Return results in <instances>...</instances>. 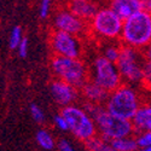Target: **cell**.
Segmentation results:
<instances>
[{"label": "cell", "instance_id": "obj_21", "mask_svg": "<svg viewBox=\"0 0 151 151\" xmlns=\"http://www.w3.org/2000/svg\"><path fill=\"white\" fill-rule=\"evenodd\" d=\"M142 86L146 91L151 92V60L150 62H145V64H144Z\"/></svg>", "mask_w": 151, "mask_h": 151}, {"label": "cell", "instance_id": "obj_10", "mask_svg": "<svg viewBox=\"0 0 151 151\" xmlns=\"http://www.w3.org/2000/svg\"><path fill=\"white\" fill-rule=\"evenodd\" d=\"M55 30L64 32L71 35L81 36L88 30V23L75 16L67 7L59 9L52 18Z\"/></svg>", "mask_w": 151, "mask_h": 151}, {"label": "cell", "instance_id": "obj_1", "mask_svg": "<svg viewBox=\"0 0 151 151\" xmlns=\"http://www.w3.org/2000/svg\"><path fill=\"white\" fill-rule=\"evenodd\" d=\"M83 109L93 117L97 124L98 135L106 142H112L121 138L134 135L132 121L123 120L109 114L104 105L83 102Z\"/></svg>", "mask_w": 151, "mask_h": 151}, {"label": "cell", "instance_id": "obj_25", "mask_svg": "<svg viewBox=\"0 0 151 151\" xmlns=\"http://www.w3.org/2000/svg\"><path fill=\"white\" fill-rule=\"evenodd\" d=\"M53 122H55V126H56V127H57L59 131H63V132L69 131L68 122H67V120L64 119V116H63L60 112H59V114H57V115H55Z\"/></svg>", "mask_w": 151, "mask_h": 151}, {"label": "cell", "instance_id": "obj_4", "mask_svg": "<svg viewBox=\"0 0 151 151\" xmlns=\"http://www.w3.org/2000/svg\"><path fill=\"white\" fill-rule=\"evenodd\" d=\"M120 42L142 51L151 42V14L139 11L123 21Z\"/></svg>", "mask_w": 151, "mask_h": 151}, {"label": "cell", "instance_id": "obj_11", "mask_svg": "<svg viewBox=\"0 0 151 151\" xmlns=\"http://www.w3.org/2000/svg\"><path fill=\"white\" fill-rule=\"evenodd\" d=\"M50 93H51L53 102L62 109L76 104V100L80 97L79 88L57 79H55L50 83Z\"/></svg>", "mask_w": 151, "mask_h": 151}, {"label": "cell", "instance_id": "obj_26", "mask_svg": "<svg viewBox=\"0 0 151 151\" xmlns=\"http://www.w3.org/2000/svg\"><path fill=\"white\" fill-rule=\"evenodd\" d=\"M28 48H29L28 39H27V37H23V40L21 41V44H19L18 47H17V51H18L19 57L26 58V57L28 56Z\"/></svg>", "mask_w": 151, "mask_h": 151}, {"label": "cell", "instance_id": "obj_27", "mask_svg": "<svg viewBox=\"0 0 151 151\" xmlns=\"http://www.w3.org/2000/svg\"><path fill=\"white\" fill-rule=\"evenodd\" d=\"M57 149L59 151H76L74 149V146L65 139H62V140H59L57 143Z\"/></svg>", "mask_w": 151, "mask_h": 151}, {"label": "cell", "instance_id": "obj_14", "mask_svg": "<svg viewBox=\"0 0 151 151\" xmlns=\"http://www.w3.org/2000/svg\"><path fill=\"white\" fill-rule=\"evenodd\" d=\"M109 7L122 21H126L142 11V0H109Z\"/></svg>", "mask_w": 151, "mask_h": 151}, {"label": "cell", "instance_id": "obj_6", "mask_svg": "<svg viewBox=\"0 0 151 151\" xmlns=\"http://www.w3.org/2000/svg\"><path fill=\"white\" fill-rule=\"evenodd\" d=\"M123 21L109 6L100 7L88 22V30L102 41H117L122 33Z\"/></svg>", "mask_w": 151, "mask_h": 151}, {"label": "cell", "instance_id": "obj_7", "mask_svg": "<svg viewBox=\"0 0 151 151\" xmlns=\"http://www.w3.org/2000/svg\"><path fill=\"white\" fill-rule=\"evenodd\" d=\"M145 62L146 60L142 51L122 45L116 65L120 71L123 83L132 85V86L142 85Z\"/></svg>", "mask_w": 151, "mask_h": 151}, {"label": "cell", "instance_id": "obj_30", "mask_svg": "<svg viewBox=\"0 0 151 151\" xmlns=\"http://www.w3.org/2000/svg\"><path fill=\"white\" fill-rule=\"evenodd\" d=\"M138 151H151V147H144V149H139Z\"/></svg>", "mask_w": 151, "mask_h": 151}, {"label": "cell", "instance_id": "obj_22", "mask_svg": "<svg viewBox=\"0 0 151 151\" xmlns=\"http://www.w3.org/2000/svg\"><path fill=\"white\" fill-rule=\"evenodd\" d=\"M29 111H30V116L33 117V120L36 123H44L45 122V112L37 104H30Z\"/></svg>", "mask_w": 151, "mask_h": 151}, {"label": "cell", "instance_id": "obj_16", "mask_svg": "<svg viewBox=\"0 0 151 151\" xmlns=\"http://www.w3.org/2000/svg\"><path fill=\"white\" fill-rule=\"evenodd\" d=\"M121 47L122 44L117 41H103V45L100 46V56L112 63H116L120 57Z\"/></svg>", "mask_w": 151, "mask_h": 151}, {"label": "cell", "instance_id": "obj_9", "mask_svg": "<svg viewBox=\"0 0 151 151\" xmlns=\"http://www.w3.org/2000/svg\"><path fill=\"white\" fill-rule=\"evenodd\" d=\"M48 42L53 56L68 57V58H82L85 48L80 36L71 35L64 32H51Z\"/></svg>", "mask_w": 151, "mask_h": 151}, {"label": "cell", "instance_id": "obj_18", "mask_svg": "<svg viewBox=\"0 0 151 151\" xmlns=\"http://www.w3.org/2000/svg\"><path fill=\"white\" fill-rule=\"evenodd\" d=\"M35 139H36V143L39 144V146L44 150H53L56 146H57V143L55 140L53 135L50 133L47 129L45 128H41L36 132V135H35Z\"/></svg>", "mask_w": 151, "mask_h": 151}, {"label": "cell", "instance_id": "obj_2", "mask_svg": "<svg viewBox=\"0 0 151 151\" xmlns=\"http://www.w3.org/2000/svg\"><path fill=\"white\" fill-rule=\"evenodd\" d=\"M142 103L143 98L137 87L122 83L119 88L109 93L104 106L109 114L131 121Z\"/></svg>", "mask_w": 151, "mask_h": 151}, {"label": "cell", "instance_id": "obj_17", "mask_svg": "<svg viewBox=\"0 0 151 151\" xmlns=\"http://www.w3.org/2000/svg\"><path fill=\"white\" fill-rule=\"evenodd\" d=\"M110 144L117 151H138L139 150L135 135H131V137H126V138H121V139L112 140V142H110Z\"/></svg>", "mask_w": 151, "mask_h": 151}, {"label": "cell", "instance_id": "obj_28", "mask_svg": "<svg viewBox=\"0 0 151 151\" xmlns=\"http://www.w3.org/2000/svg\"><path fill=\"white\" fill-rule=\"evenodd\" d=\"M142 53H143V56H144V58H145L146 62H150L151 60V42L145 48L142 50Z\"/></svg>", "mask_w": 151, "mask_h": 151}, {"label": "cell", "instance_id": "obj_19", "mask_svg": "<svg viewBox=\"0 0 151 151\" xmlns=\"http://www.w3.org/2000/svg\"><path fill=\"white\" fill-rule=\"evenodd\" d=\"M85 146L88 151H117L112 147L110 142L104 140L103 138H100L99 135L92 138L88 142H86Z\"/></svg>", "mask_w": 151, "mask_h": 151}, {"label": "cell", "instance_id": "obj_3", "mask_svg": "<svg viewBox=\"0 0 151 151\" xmlns=\"http://www.w3.org/2000/svg\"><path fill=\"white\" fill-rule=\"evenodd\" d=\"M50 69L55 79L64 81L79 90L90 80V65H87L82 58L53 56L50 60Z\"/></svg>", "mask_w": 151, "mask_h": 151}, {"label": "cell", "instance_id": "obj_29", "mask_svg": "<svg viewBox=\"0 0 151 151\" xmlns=\"http://www.w3.org/2000/svg\"><path fill=\"white\" fill-rule=\"evenodd\" d=\"M142 11L151 14V0H142Z\"/></svg>", "mask_w": 151, "mask_h": 151}, {"label": "cell", "instance_id": "obj_23", "mask_svg": "<svg viewBox=\"0 0 151 151\" xmlns=\"http://www.w3.org/2000/svg\"><path fill=\"white\" fill-rule=\"evenodd\" d=\"M135 138H137V143H138L139 149L151 147V131L138 133V134H135Z\"/></svg>", "mask_w": 151, "mask_h": 151}, {"label": "cell", "instance_id": "obj_8", "mask_svg": "<svg viewBox=\"0 0 151 151\" xmlns=\"http://www.w3.org/2000/svg\"><path fill=\"white\" fill-rule=\"evenodd\" d=\"M90 80L99 85L106 92H112L123 83L116 63L105 59L103 56H96L90 65Z\"/></svg>", "mask_w": 151, "mask_h": 151}, {"label": "cell", "instance_id": "obj_24", "mask_svg": "<svg viewBox=\"0 0 151 151\" xmlns=\"http://www.w3.org/2000/svg\"><path fill=\"white\" fill-rule=\"evenodd\" d=\"M53 0H40L39 6V16L40 18L45 19L50 16V11H51V5Z\"/></svg>", "mask_w": 151, "mask_h": 151}, {"label": "cell", "instance_id": "obj_15", "mask_svg": "<svg viewBox=\"0 0 151 151\" xmlns=\"http://www.w3.org/2000/svg\"><path fill=\"white\" fill-rule=\"evenodd\" d=\"M131 121L135 134L151 131V100H143Z\"/></svg>", "mask_w": 151, "mask_h": 151}, {"label": "cell", "instance_id": "obj_12", "mask_svg": "<svg viewBox=\"0 0 151 151\" xmlns=\"http://www.w3.org/2000/svg\"><path fill=\"white\" fill-rule=\"evenodd\" d=\"M67 9L75 16L88 23L100 7L94 0H68Z\"/></svg>", "mask_w": 151, "mask_h": 151}, {"label": "cell", "instance_id": "obj_5", "mask_svg": "<svg viewBox=\"0 0 151 151\" xmlns=\"http://www.w3.org/2000/svg\"><path fill=\"white\" fill-rule=\"evenodd\" d=\"M60 114L68 122L69 132H71L78 140L86 143L98 135L96 121L82 105L73 104L65 106L60 110Z\"/></svg>", "mask_w": 151, "mask_h": 151}, {"label": "cell", "instance_id": "obj_20", "mask_svg": "<svg viewBox=\"0 0 151 151\" xmlns=\"http://www.w3.org/2000/svg\"><path fill=\"white\" fill-rule=\"evenodd\" d=\"M23 30L19 26H16L11 29L10 33V37H9V46L11 50H17L18 45L21 44V41L23 40Z\"/></svg>", "mask_w": 151, "mask_h": 151}, {"label": "cell", "instance_id": "obj_13", "mask_svg": "<svg viewBox=\"0 0 151 151\" xmlns=\"http://www.w3.org/2000/svg\"><path fill=\"white\" fill-rule=\"evenodd\" d=\"M80 96L82 97L83 102L104 105L109 97V92H106L104 88H102L92 80H88L80 88Z\"/></svg>", "mask_w": 151, "mask_h": 151}]
</instances>
